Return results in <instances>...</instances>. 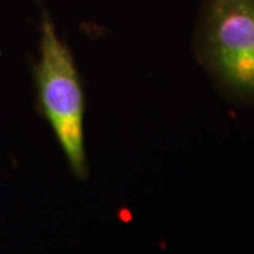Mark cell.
<instances>
[{"instance_id":"6da1fadb","label":"cell","mask_w":254,"mask_h":254,"mask_svg":"<svg viewBox=\"0 0 254 254\" xmlns=\"http://www.w3.org/2000/svg\"><path fill=\"white\" fill-rule=\"evenodd\" d=\"M37 108L63 150L69 171L79 181L89 175L85 147V95L69 47L48 13L40 23L38 61L34 65Z\"/></svg>"},{"instance_id":"7a4b0ae2","label":"cell","mask_w":254,"mask_h":254,"mask_svg":"<svg viewBox=\"0 0 254 254\" xmlns=\"http://www.w3.org/2000/svg\"><path fill=\"white\" fill-rule=\"evenodd\" d=\"M195 50L220 91L254 103V0H205Z\"/></svg>"}]
</instances>
